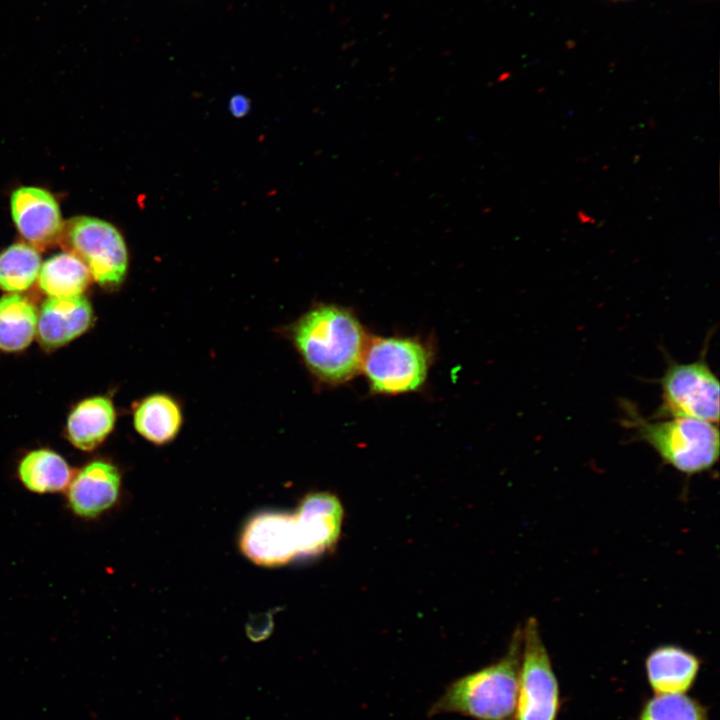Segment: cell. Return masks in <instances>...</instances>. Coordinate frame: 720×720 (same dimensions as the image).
<instances>
[{
	"label": "cell",
	"instance_id": "6da1fadb",
	"mask_svg": "<svg viewBox=\"0 0 720 720\" xmlns=\"http://www.w3.org/2000/svg\"><path fill=\"white\" fill-rule=\"evenodd\" d=\"M293 340L310 371L329 384L343 383L357 373L367 345L358 319L334 305L305 313L293 328Z\"/></svg>",
	"mask_w": 720,
	"mask_h": 720
},
{
	"label": "cell",
	"instance_id": "7a4b0ae2",
	"mask_svg": "<svg viewBox=\"0 0 720 720\" xmlns=\"http://www.w3.org/2000/svg\"><path fill=\"white\" fill-rule=\"evenodd\" d=\"M521 648L519 629L500 659L450 682L431 704L428 715L458 714L473 720H514Z\"/></svg>",
	"mask_w": 720,
	"mask_h": 720
},
{
	"label": "cell",
	"instance_id": "3957f363",
	"mask_svg": "<svg viewBox=\"0 0 720 720\" xmlns=\"http://www.w3.org/2000/svg\"><path fill=\"white\" fill-rule=\"evenodd\" d=\"M622 424L649 445L664 464L691 476L711 470L719 459L718 426L686 418H646L630 401L621 405Z\"/></svg>",
	"mask_w": 720,
	"mask_h": 720
},
{
	"label": "cell",
	"instance_id": "277c9868",
	"mask_svg": "<svg viewBox=\"0 0 720 720\" xmlns=\"http://www.w3.org/2000/svg\"><path fill=\"white\" fill-rule=\"evenodd\" d=\"M429 365L430 353L420 341L377 337L367 343L361 368L374 392L401 394L423 385Z\"/></svg>",
	"mask_w": 720,
	"mask_h": 720
},
{
	"label": "cell",
	"instance_id": "5b68a950",
	"mask_svg": "<svg viewBox=\"0 0 720 720\" xmlns=\"http://www.w3.org/2000/svg\"><path fill=\"white\" fill-rule=\"evenodd\" d=\"M659 384L661 402L652 418L686 417L718 424L719 381L704 354L689 363L669 361Z\"/></svg>",
	"mask_w": 720,
	"mask_h": 720
},
{
	"label": "cell",
	"instance_id": "8992f818",
	"mask_svg": "<svg viewBox=\"0 0 720 720\" xmlns=\"http://www.w3.org/2000/svg\"><path fill=\"white\" fill-rule=\"evenodd\" d=\"M522 648L514 720H556L560 687L536 618L521 629Z\"/></svg>",
	"mask_w": 720,
	"mask_h": 720
},
{
	"label": "cell",
	"instance_id": "52a82bcc",
	"mask_svg": "<svg viewBox=\"0 0 720 720\" xmlns=\"http://www.w3.org/2000/svg\"><path fill=\"white\" fill-rule=\"evenodd\" d=\"M60 240L68 252L79 257L92 278L104 287H116L128 267L127 247L118 229L90 216H76L64 223Z\"/></svg>",
	"mask_w": 720,
	"mask_h": 720
},
{
	"label": "cell",
	"instance_id": "ba28073f",
	"mask_svg": "<svg viewBox=\"0 0 720 720\" xmlns=\"http://www.w3.org/2000/svg\"><path fill=\"white\" fill-rule=\"evenodd\" d=\"M241 551L254 563L280 566L301 556L295 514L263 512L252 517L240 538Z\"/></svg>",
	"mask_w": 720,
	"mask_h": 720
},
{
	"label": "cell",
	"instance_id": "9c48e42d",
	"mask_svg": "<svg viewBox=\"0 0 720 720\" xmlns=\"http://www.w3.org/2000/svg\"><path fill=\"white\" fill-rule=\"evenodd\" d=\"M10 210L20 235L35 248H45L60 240L64 223L55 197L34 186L16 189Z\"/></svg>",
	"mask_w": 720,
	"mask_h": 720
},
{
	"label": "cell",
	"instance_id": "30bf717a",
	"mask_svg": "<svg viewBox=\"0 0 720 720\" xmlns=\"http://www.w3.org/2000/svg\"><path fill=\"white\" fill-rule=\"evenodd\" d=\"M121 488L118 468L105 460H94L74 473L67 487V504L82 519H94L114 506Z\"/></svg>",
	"mask_w": 720,
	"mask_h": 720
},
{
	"label": "cell",
	"instance_id": "8fae6325",
	"mask_svg": "<svg viewBox=\"0 0 720 720\" xmlns=\"http://www.w3.org/2000/svg\"><path fill=\"white\" fill-rule=\"evenodd\" d=\"M343 507L338 498L327 492L307 495L295 513L301 556H315L329 550L337 542Z\"/></svg>",
	"mask_w": 720,
	"mask_h": 720
},
{
	"label": "cell",
	"instance_id": "7c38bea8",
	"mask_svg": "<svg viewBox=\"0 0 720 720\" xmlns=\"http://www.w3.org/2000/svg\"><path fill=\"white\" fill-rule=\"evenodd\" d=\"M92 318V307L83 295L50 297L41 307L36 333L44 347L58 348L83 334Z\"/></svg>",
	"mask_w": 720,
	"mask_h": 720
},
{
	"label": "cell",
	"instance_id": "4fadbf2b",
	"mask_svg": "<svg viewBox=\"0 0 720 720\" xmlns=\"http://www.w3.org/2000/svg\"><path fill=\"white\" fill-rule=\"evenodd\" d=\"M701 668L700 658L675 645L655 647L645 659L647 681L654 694H684L694 685Z\"/></svg>",
	"mask_w": 720,
	"mask_h": 720
},
{
	"label": "cell",
	"instance_id": "5bb4252c",
	"mask_svg": "<svg viewBox=\"0 0 720 720\" xmlns=\"http://www.w3.org/2000/svg\"><path fill=\"white\" fill-rule=\"evenodd\" d=\"M112 402L95 396L80 402L67 420V437L73 446L82 451L96 449L111 433L115 424Z\"/></svg>",
	"mask_w": 720,
	"mask_h": 720
},
{
	"label": "cell",
	"instance_id": "9a60e30c",
	"mask_svg": "<svg viewBox=\"0 0 720 720\" xmlns=\"http://www.w3.org/2000/svg\"><path fill=\"white\" fill-rule=\"evenodd\" d=\"M17 474L26 489L46 494L66 490L74 473L60 454L50 449H36L20 460Z\"/></svg>",
	"mask_w": 720,
	"mask_h": 720
},
{
	"label": "cell",
	"instance_id": "2e32d148",
	"mask_svg": "<svg viewBox=\"0 0 720 720\" xmlns=\"http://www.w3.org/2000/svg\"><path fill=\"white\" fill-rule=\"evenodd\" d=\"M136 431L146 440L163 445L173 440L182 425V412L177 402L165 394L143 399L133 416Z\"/></svg>",
	"mask_w": 720,
	"mask_h": 720
},
{
	"label": "cell",
	"instance_id": "e0dca14e",
	"mask_svg": "<svg viewBox=\"0 0 720 720\" xmlns=\"http://www.w3.org/2000/svg\"><path fill=\"white\" fill-rule=\"evenodd\" d=\"M91 278L86 264L66 251L51 256L41 265L38 282L50 297H73L82 295Z\"/></svg>",
	"mask_w": 720,
	"mask_h": 720
},
{
	"label": "cell",
	"instance_id": "ac0fdd59",
	"mask_svg": "<svg viewBox=\"0 0 720 720\" xmlns=\"http://www.w3.org/2000/svg\"><path fill=\"white\" fill-rule=\"evenodd\" d=\"M38 316L34 305L18 293L0 298V350L25 349L37 332Z\"/></svg>",
	"mask_w": 720,
	"mask_h": 720
},
{
	"label": "cell",
	"instance_id": "d6986e66",
	"mask_svg": "<svg viewBox=\"0 0 720 720\" xmlns=\"http://www.w3.org/2000/svg\"><path fill=\"white\" fill-rule=\"evenodd\" d=\"M38 250L28 243H15L0 252V288L9 293L27 290L41 268Z\"/></svg>",
	"mask_w": 720,
	"mask_h": 720
},
{
	"label": "cell",
	"instance_id": "ffe728a7",
	"mask_svg": "<svg viewBox=\"0 0 720 720\" xmlns=\"http://www.w3.org/2000/svg\"><path fill=\"white\" fill-rule=\"evenodd\" d=\"M638 720H708V712L686 693L655 694L644 703Z\"/></svg>",
	"mask_w": 720,
	"mask_h": 720
},
{
	"label": "cell",
	"instance_id": "44dd1931",
	"mask_svg": "<svg viewBox=\"0 0 720 720\" xmlns=\"http://www.w3.org/2000/svg\"><path fill=\"white\" fill-rule=\"evenodd\" d=\"M272 626L271 616L253 617L247 625V636L254 642L263 641L271 634Z\"/></svg>",
	"mask_w": 720,
	"mask_h": 720
},
{
	"label": "cell",
	"instance_id": "7402d4cb",
	"mask_svg": "<svg viewBox=\"0 0 720 720\" xmlns=\"http://www.w3.org/2000/svg\"><path fill=\"white\" fill-rule=\"evenodd\" d=\"M248 100L242 96H236L231 100V111L236 116H243L248 110Z\"/></svg>",
	"mask_w": 720,
	"mask_h": 720
},
{
	"label": "cell",
	"instance_id": "603a6c76",
	"mask_svg": "<svg viewBox=\"0 0 720 720\" xmlns=\"http://www.w3.org/2000/svg\"><path fill=\"white\" fill-rule=\"evenodd\" d=\"M578 219L583 223H594L595 220L584 211H578Z\"/></svg>",
	"mask_w": 720,
	"mask_h": 720
}]
</instances>
